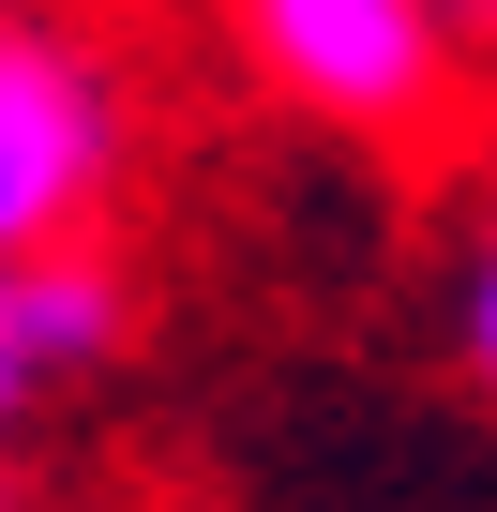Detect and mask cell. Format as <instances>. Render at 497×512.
Listing matches in <instances>:
<instances>
[{
    "instance_id": "2",
    "label": "cell",
    "mask_w": 497,
    "mask_h": 512,
    "mask_svg": "<svg viewBox=\"0 0 497 512\" xmlns=\"http://www.w3.org/2000/svg\"><path fill=\"white\" fill-rule=\"evenodd\" d=\"M106 166H121V106H106V76H91L76 46L16 31V46H0V256L76 241V211L106 196Z\"/></svg>"
},
{
    "instance_id": "3",
    "label": "cell",
    "mask_w": 497,
    "mask_h": 512,
    "mask_svg": "<svg viewBox=\"0 0 497 512\" xmlns=\"http://www.w3.org/2000/svg\"><path fill=\"white\" fill-rule=\"evenodd\" d=\"M16 332H31V377H91V362L121 347V272L76 256V241L16 256Z\"/></svg>"
},
{
    "instance_id": "5",
    "label": "cell",
    "mask_w": 497,
    "mask_h": 512,
    "mask_svg": "<svg viewBox=\"0 0 497 512\" xmlns=\"http://www.w3.org/2000/svg\"><path fill=\"white\" fill-rule=\"evenodd\" d=\"M16 392H46V377H31V332H16V256H0V407Z\"/></svg>"
},
{
    "instance_id": "6",
    "label": "cell",
    "mask_w": 497,
    "mask_h": 512,
    "mask_svg": "<svg viewBox=\"0 0 497 512\" xmlns=\"http://www.w3.org/2000/svg\"><path fill=\"white\" fill-rule=\"evenodd\" d=\"M452 31H467V46H497V0H452Z\"/></svg>"
},
{
    "instance_id": "7",
    "label": "cell",
    "mask_w": 497,
    "mask_h": 512,
    "mask_svg": "<svg viewBox=\"0 0 497 512\" xmlns=\"http://www.w3.org/2000/svg\"><path fill=\"white\" fill-rule=\"evenodd\" d=\"M0 512H16V497H0Z\"/></svg>"
},
{
    "instance_id": "4",
    "label": "cell",
    "mask_w": 497,
    "mask_h": 512,
    "mask_svg": "<svg viewBox=\"0 0 497 512\" xmlns=\"http://www.w3.org/2000/svg\"><path fill=\"white\" fill-rule=\"evenodd\" d=\"M452 332H467V377L497 392V211H482V272H467V302H452Z\"/></svg>"
},
{
    "instance_id": "1",
    "label": "cell",
    "mask_w": 497,
    "mask_h": 512,
    "mask_svg": "<svg viewBox=\"0 0 497 512\" xmlns=\"http://www.w3.org/2000/svg\"><path fill=\"white\" fill-rule=\"evenodd\" d=\"M241 46L347 136H422L452 91V0H241Z\"/></svg>"
}]
</instances>
